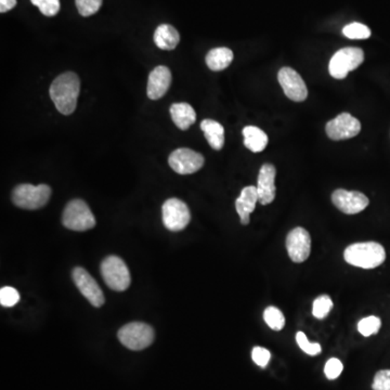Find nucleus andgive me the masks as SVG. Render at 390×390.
<instances>
[{
    "label": "nucleus",
    "mask_w": 390,
    "mask_h": 390,
    "mask_svg": "<svg viewBox=\"0 0 390 390\" xmlns=\"http://www.w3.org/2000/svg\"><path fill=\"white\" fill-rule=\"evenodd\" d=\"M81 93V81L79 75L67 72L59 75L51 86V100L61 114L71 115L77 107V99Z\"/></svg>",
    "instance_id": "obj_1"
},
{
    "label": "nucleus",
    "mask_w": 390,
    "mask_h": 390,
    "mask_svg": "<svg viewBox=\"0 0 390 390\" xmlns=\"http://www.w3.org/2000/svg\"><path fill=\"white\" fill-rule=\"evenodd\" d=\"M346 262L362 269H374L386 260L385 248L376 242L356 243L344 253Z\"/></svg>",
    "instance_id": "obj_2"
},
{
    "label": "nucleus",
    "mask_w": 390,
    "mask_h": 390,
    "mask_svg": "<svg viewBox=\"0 0 390 390\" xmlns=\"http://www.w3.org/2000/svg\"><path fill=\"white\" fill-rule=\"evenodd\" d=\"M51 196V188L47 184H24L12 191V202L23 210H35L43 208Z\"/></svg>",
    "instance_id": "obj_3"
},
{
    "label": "nucleus",
    "mask_w": 390,
    "mask_h": 390,
    "mask_svg": "<svg viewBox=\"0 0 390 390\" xmlns=\"http://www.w3.org/2000/svg\"><path fill=\"white\" fill-rule=\"evenodd\" d=\"M119 342L130 350H143L154 342V330L149 324L133 322L126 324L119 331Z\"/></svg>",
    "instance_id": "obj_4"
},
{
    "label": "nucleus",
    "mask_w": 390,
    "mask_h": 390,
    "mask_svg": "<svg viewBox=\"0 0 390 390\" xmlns=\"http://www.w3.org/2000/svg\"><path fill=\"white\" fill-rule=\"evenodd\" d=\"M62 224L69 230L83 232L95 228V218L86 202L73 200L63 210Z\"/></svg>",
    "instance_id": "obj_5"
},
{
    "label": "nucleus",
    "mask_w": 390,
    "mask_h": 390,
    "mask_svg": "<svg viewBox=\"0 0 390 390\" xmlns=\"http://www.w3.org/2000/svg\"><path fill=\"white\" fill-rule=\"evenodd\" d=\"M101 274L111 290L124 292L130 286L131 276L124 260L117 256H109L101 264Z\"/></svg>",
    "instance_id": "obj_6"
},
{
    "label": "nucleus",
    "mask_w": 390,
    "mask_h": 390,
    "mask_svg": "<svg viewBox=\"0 0 390 390\" xmlns=\"http://www.w3.org/2000/svg\"><path fill=\"white\" fill-rule=\"evenodd\" d=\"M363 61L364 53L360 48H343L332 57L328 65V72L334 79H344L349 72L355 71Z\"/></svg>",
    "instance_id": "obj_7"
},
{
    "label": "nucleus",
    "mask_w": 390,
    "mask_h": 390,
    "mask_svg": "<svg viewBox=\"0 0 390 390\" xmlns=\"http://www.w3.org/2000/svg\"><path fill=\"white\" fill-rule=\"evenodd\" d=\"M163 224L173 232L184 230L191 220L188 205L179 199H169L163 205Z\"/></svg>",
    "instance_id": "obj_8"
},
{
    "label": "nucleus",
    "mask_w": 390,
    "mask_h": 390,
    "mask_svg": "<svg viewBox=\"0 0 390 390\" xmlns=\"http://www.w3.org/2000/svg\"><path fill=\"white\" fill-rule=\"evenodd\" d=\"M204 156L188 148L175 150L169 155L168 164L179 175H191L204 166Z\"/></svg>",
    "instance_id": "obj_9"
},
{
    "label": "nucleus",
    "mask_w": 390,
    "mask_h": 390,
    "mask_svg": "<svg viewBox=\"0 0 390 390\" xmlns=\"http://www.w3.org/2000/svg\"><path fill=\"white\" fill-rule=\"evenodd\" d=\"M325 131L328 138L332 140H347L359 135L361 131V123L349 113H342L328 121Z\"/></svg>",
    "instance_id": "obj_10"
},
{
    "label": "nucleus",
    "mask_w": 390,
    "mask_h": 390,
    "mask_svg": "<svg viewBox=\"0 0 390 390\" xmlns=\"http://www.w3.org/2000/svg\"><path fill=\"white\" fill-rule=\"evenodd\" d=\"M278 79L288 99L295 102H302L307 99V86L295 69L292 67H282L278 71Z\"/></svg>",
    "instance_id": "obj_11"
},
{
    "label": "nucleus",
    "mask_w": 390,
    "mask_h": 390,
    "mask_svg": "<svg viewBox=\"0 0 390 390\" xmlns=\"http://www.w3.org/2000/svg\"><path fill=\"white\" fill-rule=\"evenodd\" d=\"M72 276L83 297L86 298L93 307H102L105 302V295L95 278L81 267H77L73 270Z\"/></svg>",
    "instance_id": "obj_12"
},
{
    "label": "nucleus",
    "mask_w": 390,
    "mask_h": 390,
    "mask_svg": "<svg viewBox=\"0 0 390 390\" xmlns=\"http://www.w3.org/2000/svg\"><path fill=\"white\" fill-rule=\"evenodd\" d=\"M332 202L344 214L356 215L365 210L370 201L363 193L338 189L332 194Z\"/></svg>",
    "instance_id": "obj_13"
},
{
    "label": "nucleus",
    "mask_w": 390,
    "mask_h": 390,
    "mask_svg": "<svg viewBox=\"0 0 390 390\" xmlns=\"http://www.w3.org/2000/svg\"><path fill=\"white\" fill-rule=\"evenodd\" d=\"M286 248L292 262L297 264L304 262L309 257L311 250V238L309 232L300 227L290 231L286 238Z\"/></svg>",
    "instance_id": "obj_14"
},
{
    "label": "nucleus",
    "mask_w": 390,
    "mask_h": 390,
    "mask_svg": "<svg viewBox=\"0 0 390 390\" xmlns=\"http://www.w3.org/2000/svg\"><path fill=\"white\" fill-rule=\"evenodd\" d=\"M276 169L274 165L264 164L258 175L257 192L258 202L268 205L276 199Z\"/></svg>",
    "instance_id": "obj_15"
},
{
    "label": "nucleus",
    "mask_w": 390,
    "mask_h": 390,
    "mask_svg": "<svg viewBox=\"0 0 390 390\" xmlns=\"http://www.w3.org/2000/svg\"><path fill=\"white\" fill-rule=\"evenodd\" d=\"M170 83H172L170 69L163 65L155 67L149 75L148 88H147L148 97L151 100H159L166 95Z\"/></svg>",
    "instance_id": "obj_16"
},
{
    "label": "nucleus",
    "mask_w": 390,
    "mask_h": 390,
    "mask_svg": "<svg viewBox=\"0 0 390 390\" xmlns=\"http://www.w3.org/2000/svg\"><path fill=\"white\" fill-rule=\"evenodd\" d=\"M258 202L257 187L250 186L243 189L240 196L236 201V210L240 216L241 224H250V215L252 214Z\"/></svg>",
    "instance_id": "obj_17"
},
{
    "label": "nucleus",
    "mask_w": 390,
    "mask_h": 390,
    "mask_svg": "<svg viewBox=\"0 0 390 390\" xmlns=\"http://www.w3.org/2000/svg\"><path fill=\"white\" fill-rule=\"evenodd\" d=\"M173 121L181 130L190 128L196 121V113L189 103H174L169 109Z\"/></svg>",
    "instance_id": "obj_18"
},
{
    "label": "nucleus",
    "mask_w": 390,
    "mask_h": 390,
    "mask_svg": "<svg viewBox=\"0 0 390 390\" xmlns=\"http://www.w3.org/2000/svg\"><path fill=\"white\" fill-rule=\"evenodd\" d=\"M180 41L178 31L169 24H161L154 33V43L162 51H174Z\"/></svg>",
    "instance_id": "obj_19"
},
{
    "label": "nucleus",
    "mask_w": 390,
    "mask_h": 390,
    "mask_svg": "<svg viewBox=\"0 0 390 390\" xmlns=\"http://www.w3.org/2000/svg\"><path fill=\"white\" fill-rule=\"evenodd\" d=\"M201 129L204 133L207 142L214 150L219 151L224 148V128L218 121L213 119H204L201 123Z\"/></svg>",
    "instance_id": "obj_20"
},
{
    "label": "nucleus",
    "mask_w": 390,
    "mask_h": 390,
    "mask_svg": "<svg viewBox=\"0 0 390 390\" xmlns=\"http://www.w3.org/2000/svg\"><path fill=\"white\" fill-rule=\"evenodd\" d=\"M205 61L208 69L212 71H224L234 61V53L229 48H215L207 53Z\"/></svg>",
    "instance_id": "obj_21"
},
{
    "label": "nucleus",
    "mask_w": 390,
    "mask_h": 390,
    "mask_svg": "<svg viewBox=\"0 0 390 390\" xmlns=\"http://www.w3.org/2000/svg\"><path fill=\"white\" fill-rule=\"evenodd\" d=\"M243 136H244V144L246 148L254 153L264 151L269 140L267 133L256 126H246L243 129Z\"/></svg>",
    "instance_id": "obj_22"
},
{
    "label": "nucleus",
    "mask_w": 390,
    "mask_h": 390,
    "mask_svg": "<svg viewBox=\"0 0 390 390\" xmlns=\"http://www.w3.org/2000/svg\"><path fill=\"white\" fill-rule=\"evenodd\" d=\"M264 319L270 328L274 331H281L285 325V318L278 308L270 306L264 312Z\"/></svg>",
    "instance_id": "obj_23"
},
{
    "label": "nucleus",
    "mask_w": 390,
    "mask_h": 390,
    "mask_svg": "<svg viewBox=\"0 0 390 390\" xmlns=\"http://www.w3.org/2000/svg\"><path fill=\"white\" fill-rule=\"evenodd\" d=\"M343 34L349 39H368L371 37V29L364 24L354 22L344 27Z\"/></svg>",
    "instance_id": "obj_24"
},
{
    "label": "nucleus",
    "mask_w": 390,
    "mask_h": 390,
    "mask_svg": "<svg viewBox=\"0 0 390 390\" xmlns=\"http://www.w3.org/2000/svg\"><path fill=\"white\" fill-rule=\"evenodd\" d=\"M333 308V302L328 295H322L316 298L314 302L312 314L316 319H324Z\"/></svg>",
    "instance_id": "obj_25"
},
{
    "label": "nucleus",
    "mask_w": 390,
    "mask_h": 390,
    "mask_svg": "<svg viewBox=\"0 0 390 390\" xmlns=\"http://www.w3.org/2000/svg\"><path fill=\"white\" fill-rule=\"evenodd\" d=\"M382 321L377 316H368L364 318L358 324V331L360 332L361 335L369 337V336L374 335V334L379 333V328H381Z\"/></svg>",
    "instance_id": "obj_26"
},
{
    "label": "nucleus",
    "mask_w": 390,
    "mask_h": 390,
    "mask_svg": "<svg viewBox=\"0 0 390 390\" xmlns=\"http://www.w3.org/2000/svg\"><path fill=\"white\" fill-rule=\"evenodd\" d=\"M79 15L83 17H90L99 11L102 6V0H75Z\"/></svg>",
    "instance_id": "obj_27"
},
{
    "label": "nucleus",
    "mask_w": 390,
    "mask_h": 390,
    "mask_svg": "<svg viewBox=\"0 0 390 390\" xmlns=\"http://www.w3.org/2000/svg\"><path fill=\"white\" fill-rule=\"evenodd\" d=\"M34 6L41 10L46 17H55L60 11V0H31Z\"/></svg>",
    "instance_id": "obj_28"
},
{
    "label": "nucleus",
    "mask_w": 390,
    "mask_h": 390,
    "mask_svg": "<svg viewBox=\"0 0 390 390\" xmlns=\"http://www.w3.org/2000/svg\"><path fill=\"white\" fill-rule=\"evenodd\" d=\"M296 342H297L300 349L306 352L307 355L316 356L321 354L322 349L320 344L310 343L307 336L304 335V333H302V332H298V333L296 334Z\"/></svg>",
    "instance_id": "obj_29"
},
{
    "label": "nucleus",
    "mask_w": 390,
    "mask_h": 390,
    "mask_svg": "<svg viewBox=\"0 0 390 390\" xmlns=\"http://www.w3.org/2000/svg\"><path fill=\"white\" fill-rule=\"evenodd\" d=\"M19 300L20 294L15 288L5 286L0 290V304L4 307H13Z\"/></svg>",
    "instance_id": "obj_30"
},
{
    "label": "nucleus",
    "mask_w": 390,
    "mask_h": 390,
    "mask_svg": "<svg viewBox=\"0 0 390 390\" xmlns=\"http://www.w3.org/2000/svg\"><path fill=\"white\" fill-rule=\"evenodd\" d=\"M344 365L340 360L336 359V358H332V359L328 360L326 362L325 368H324V373H325L326 377L328 379H336L338 376L343 372Z\"/></svg>",
    "instance_id": "obj_31"
},
{
    "label": "nucleus",
    "mask_w": 390,
    "mask_h": 390,
    "mask_svg": "<svg viewBox=\"0 0 390 390\" xmlns=\"http://www.w3.org/2000/svg\"><path fill=\"white\" fill-rule=\"evenodd\" d=\"M373 390H390V370H382L374 377Z\"/></svg>",
    "instance_id": "obj_32"
},
{
    "label": "nucleus",
    "mask_w": 390,
    "mask_h": 390,
    "mask_svg": "<svg viewBox=\"0 0 390 390\" xmlns=\"http://www.w3.org/2000/svg\"><path fill=\"white\" fill-rule=\"evenodd\" d=\"M252 358L253 361L257 364V365L266 368L267 364L269 363L271 355H270L269 350L266 349V348L255 347L252 351Z\"/></svg>",
    "instance_id": "obj_33"
},
{
    "label": "nucleus",
    "mask_w": 390,
    "mask_h": 390,
    "mask_svg": "<svg viewBox=\"0 0 390 390\" xmlns=\"http://www.w3.org/2000/svg\"><path fill=\"white\" fill-rule=\"evenodd\" d=\"M15 6H17V0H0V12L5 13L13 9Z\"/></svg>",
    "instance_id": "obj_34"
}]
</instances>
